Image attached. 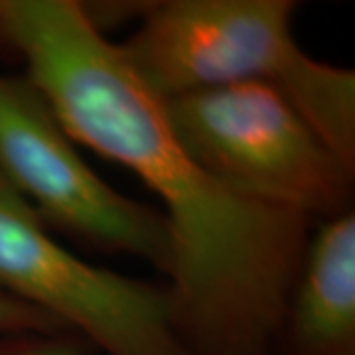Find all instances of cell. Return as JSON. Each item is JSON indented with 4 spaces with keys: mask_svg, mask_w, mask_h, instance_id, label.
Masks as SVG:
<instances>
[{
    "mask_svg": "<svg viewBox=\"0 0 355 355\" xmlns=\"http://www.w3.org/2000/svg\"><path fill=\"white\" fill-rule=\"evenodd\" d=\"M0 38L71 139L135 172L164 203L166 294L186 354L270 355L316 221L205 172L83 4L0 0Z\"/></svg>",
    "mask_w": 355,
    "mask_h": 355,
    "instance_id": "cell-1",
    "label": "cell"
},
{
    "mask_svg": "<svg viewBox=\"0 0 355 355\" xmlns=\"http://www.w3.org/2000/svg\"><path fill=\"white\" fill-rule=\"evenodd\" d=\"M291 0H166L116 44L160 99L235 83L282 93L318 137L355 168V73L316 62L292 36Z\"/></svg>",
    "mask_w": 355,
    "mask_h": 355,
    "instance_id": "cell-2",
    "label": "cell"
},
{
    "mask_svg": "<svg viewBox=\"0 0 355 355\" xmlns=\"http://www.w3.org/2000/svg\"><path fill=\"white\" fill-rule=\"evenodd\" d=\"M182 146L231 190L326 221L352 211L355 168L277 89L235 83L162 99Z\"/></svg>",
    "mask_w": 355,
    "mask_h": 355,
    "instance_id": "cell-3",
    "label": "cell"
},
{
    "mask_svg": "<svg viewBox=\"0 0 355 355\" xmlns=\"http://www.w3.org/2000/svg\"><path fill=\"white\" fill-rule=\"evenodd\" d=\"M0 176L36 216L105 253L170 265L162 214L111 188L81 158L50 101L26 76L0 73Z\"/></svg>",
    "mask_w": 355,
    "mask_h": 355,
    "instance_id": "cell-4",
    "label": "cell"
},
{
    "mask_svg": "<svg viewBox=\"0 0 355 355\" xmlns=\"http://www.w3.org/2000/svg\"><path fill=\"white\" fill-rule=\"evenodd\" d=\"M0 292L55 318L107 355H188L166 288L89 265L36 211L0 200Z\"/></svg>",
    "mask_w": 355,
    "mask_h": 355,
    "instance_id": "cell-5",
    "label": "cell"
},
{
    "mask_svg": "<svg viewBox=\"0 0 355 355\" xmlns=\"http://www.w3.org/2000/svg\"><path fill=\"white\" fill-rule=\"evenodd\" d=\"M270 355H355V214L318 221Z\"/></svg>",
    "mask_w": 355,
    "mask_h": 355,
    "instance_id": "cell-6",
    "label": "cell"
},
{
    "mask_svg": "<svg viewBox=\"0 0 355 355\" xmlns=\"http://www.w3.org/2000/svg\"><path fill=\"white\" fill-rule=\"evenodd\" d=\"M22 334L55 336V334H69V331L50 314L0 292V338L22 336Z\"/></svg>",
    "mask_w": 355,
    "mask_h": 355,
    "instance_id": "cell-7",
    "label": "cell"
},
{
    "mask_svg": "<svg viewBox=\"0 0 355 355\" xmlns=\"http://www.w3.org/2000/svg\"><path fill=\"white\" fill-rule=\"evenodd\" d=\"M85 342L73 334H22L0 338V355H85Z\"/></svg>",
    "mask_w": 355,
    "mask_h": 355,
    "instance_id": "cell-8",
    "label": "cell"
},
{
    "mask_svg": "<svg viewBox=\"0 0 355 355\" xmlns=\"http://www.w3.org/2000/svg\"><path fill=\"white\" fill-rule=\"evenodd\" d=\"M0 200H4V202H8V203H14V205H20V207H28V209H32V207H30V205H28V203H26L24 200H22V198H20V196H18V193H16V191H14L6 182H4V178L2 176H0ZM32 211H34V209H32Z\"/></svg>",
    "mask_w": 355,
    "mask_h": 355,
    "instance_id": "cell-9",
    "label": "cell"
}]
</instances>
